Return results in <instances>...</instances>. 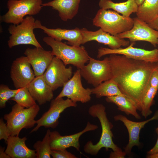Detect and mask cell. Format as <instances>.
<instances>
[{
  "mask_svg": "<svg viewBox=\"0 0 158 158\" xmlns=\"http://www.w3.org/2000/svg\"><path fill=\"white\" fill-rule=\"evenodd\" d=\"M108 57L111 79L116 83L122 93L141 111L142 98L158 62H148L115 54H111Z\"/></svg>",
  "mask_w": 158,
  "mask_h": 158,
  "instance_id": "obj_1",
  "label": "cell"
},
{
  "mask_svg": "<svg viewBox=\"0 0 158 158\" xmlns=\"http://www.w3.org/2000/svg\"><path fill=\"white\" fill-rule=\"evenodd\" d=\"M88 112L92 117L98 119L102 130L100 139L97 143L94 144L90 140L85 144L84 148L85 152L96 156L103 148H105L107 151L109 148L114 151L121 150V148L115 144L113 141V134L111 130L113 126L107 116L105 107L102 104H94L89 108Z\"/></svg>",
  "mask_w": 158,
  "mask_h": 158,
  "instance_id": "obj_2",
  "label": "cell"
},
{
  "mask_svg": "<svg viewBox=\"0 0 158 158\" xmlns=\"http://www.w3.org/2000/svg\"><path fill=\"white\" fill-rule=\"evenodd\" d=\"M43 40L51 48L52 54L66 66L71 64L80 69L89 60L90 56L83 46L68 45L49 36L44 37Z\"/></svg>",
  "mask_w": 158,
  "mask_h": 158,
  "instance_id": "obj_3",
  "label": "cell"
},
{
  "mask_svg": "<svg viewBox=\"0 0 158 158\" xmlns=\"http://www.w3.org/2000/svg\"><path fill=\"white\" fill-rule=\"evenodd\" d=\"M93 25L103 31L115 36L131 29L133 18L121 15L116 11L100 8L92 20Z\"/></svg>",
  "mask_w": 158,
  "mask_h": 158,
  "instance_id": "obj_4",
  "label": "cell"
},
{
  "mask_svg": "<svg viewBox=\"0 0 158 158\" xmlns=\"http://www.w3.org/2000/svg\"><path fill=\"white\" fill-rule=\"evenodd\" d=\"M40 110L36 104L25 108L16 103L12 107L11 111L4 116L10 136L19 135L21 130L33 127L36 124L35 118Z\"/></svg>",
  "mask_w": 158,
  "mask_h": 158,
  "instance_id": "obj_5",
  "label": "cell"
},
{
  "mask_svg": "<svg viewBox=\"0 0 158 158\" xmlns=\"http://www.w3.org/2000/svg\"><path fill=\"white\" fill-rule=\"evenodd\" d=\"M42 0H9L8 11L1 16L0 20L7 23L17 25L26 15L32 16L38 13L42 9Z\"/></svg>",
  "mask_w": 158,
  "mask_h": 158,
  "instance_id": "obj_6",
  "label": "cell"
},
{
  "mask_svg": "<svg viewBox=\"0 0 158 158\" xmlns=\"http://www.w3.org/2000/svg\"><path fill=\"white\" fill-rule=\"evenodd\" d=\"M35 21L32 16H28L19 24L9 26L8 30L11 35L8 44L10 48L20 44H30L37 47H42L34 33Z\"/></svg>",
  "mask_w": 158,
  "mask_h": 158,
  "instance_id": "obj_7",
  "label": "cell"
},
{
  "mask_svg": "<svg viewBox=\"0 0 158 158\" xmlns=\"http://www.w3.org/2000/svg\"><path fill=\"white\" fill-rule=\"evenodd\" d=\"M80 69L81 76L94 87L111 78L108 57L99 60L90 56L88 63Z\"/></svg>",
  "mask_w": 158,
  "mask_h": 158,
  "instance_id": "obj_8",
  "label": "cell"
},
{
  "mask_svg": "<svg viewBox=\"0 0 158 158\" xmlns=\"http://www.w3.org/2000/svg\"><path fill=\"white\" fill-rule=\"evenodd\" d=\"M77 103L71 99L63 97L52 99L48 110L40 118L36 120L37 125L30 133L37 131L41 127L54 128L58 125L60 115L66 109L70 107H76Z\"/></svg>",
  "mask_w": 158,
  "mask_h": 158,
  "instance_id": "obj_9",
  "label": "cell"
},
{
  "mask_svg": "<svg viewBox=\"0 0 158 158\" xmlns=\"http://www.w3.org/2000/svg\"><path fill=\"white\" fill-rule=\"evenodd\" d=\"M80 69H78L73 76L63 86L56 99L66 97L76 103H85L91 99V89L85 88L83 86Z\"/></svg>",
  "mask_w": 158,
  "mask_h": 158,
  "instance_id": "obj_10",
  "label": "cell"
},
{
  "mask_svg": "<svg viewBox=\"0 0 158 158\" xmlns=\"http://www.w3.org/2000/svg\"><path fill=\"white\" fill-rule=\"evenodd\" d=\"M73 73L71 66L66 68L61 60L54 56L43 76L46 83L54 91L63 87L71 78Z\"/></svg>",
  "mask_w": 158,
  "mask_h": 158,
  "instance_id": "obj_11",
  "label": "cell"
},
{
  "mask_svg": "<svg viewBox=\"0 0 158 158\" xmlns=\"http://www.w3.org/2000/svg\"><path fill=\"white\" fill-rule=\"evenodd\" d=\"M133 18V24L132 28L117 36L120 38H128L132 42L143 41L150 43L155 47L158 45V31L137 17Z\"/></svg>",
  "mask_w": 158,
  "mask_h": 158,
  "instance_id": "obj_12",
  "label": "cell"
},
{
  "mask_svg": "<svg viewBox=\"0 0 158 158\" xmlns=\"http://www.w3.org/2000/svg\"><path fill=\"white\" fill-rule=\"evenodd\" d=\"M135 44V42H132L126 48L121 47L116 49L100 47L98 50L97 57L100 58L106 55L115 54L123 55L133 59L148 62H158V49L148 50L134 47L133 46Z\"/></svg>",
  "mask_w": 158,
  "mask_h": 158,
  "instance_id": "obj_13",
  "label": "cell"
},
{
  "mask_svg": "<svg viewBox=\"0 0 158 158\" xmlns=\"http://www.w3.org/2000/svg\"><path fill=\"white\" fill-rule=\"evenodd\" d=\"M26 56L17 58L12 63L10 77L16 89L28 87L35 77Z\"/></svg>",
  "mask_w": 158,
  "mask_h": 158,
  "instance_id": "obj_14",
  "label": "cell"
},
{
  "mask_svg": "<svg viewBox=\"0 0 158 158\" xmlns=\"http://www.w3.org/2000/svg\"><path fill=\"white\" fill-rule=\"evenodd\" d=\"M98 128L97 125L88 122L83 130L72 135L62 136L56 130L50 131V141L51 149V150L65 149L73 147L79 151L80 145L79 139L81 136L85 133L95 130Z\"/></svg>",
  "mask_w": 158,
  "mask_h": 158,
  "instance_id": "obj_15",
  "label": "cell"
},
{
  "mask_svg": "<svg viewBox=\"0 0 158 158\" xmlns=\"http://www.w3.org/2000/svg\"><path fill=\"white\" fill-rule=\"evenodd\" d=\"M80 30L83 37L82 44L90 41H95L107 45L112 49H118L122 46L126 47L130 45L129 41L112 35L101 28L95 31L88 30L85 28Z\"/></svg>",
  "mask_w": 158,
  "mask_h": 158,
  "instance_id": "obj_16",
  "label": "cell"
},
{
  "mask_svg": "<svg viewBox=\"0 0 158 158\" xmlns=\"http://www.w3.org/2000/svg\"><path fill=\"white\" fill-rule=\"evenodd\" d=\"M114 118L115 121H120L122 122L127 129L129 135L128 142L124 148V151L126 154H129L134 146L139 147L140 145L139 134L141 129L144 127L147 123L150 121L154 120H158V110L156 111L152 117L142 121H133L121 114L115 115L114 116Z\"/></svg>",
  "mask_w": 158,
  "mask_h": 158,
  "instance_id": "obj_17",
  "label": "cell"
},
{
  "mask_svg": "<svg viewBox=\"0 0 158 158\" xmlns=\"http://www.w3.org/2000/svg\"><path fill=\"white\" fill-rule=\"evenodd\" d=\"M24 54L32 66L35 77L43 75L54 56L51 51L46 50L42 47L28 48Z\"/></svg>",
  "mask_w": 158,
  "mask_h": 158,
  "instance_id": "obj_18",
  "label": "cell"
},
{
  "mask_svg": "<svg viewBox=\"0 0 158 158\" xmlns=\"http://www.w3.org/2000/svg\"><path fill=\"white\" fill-rule=\"evenodd\" d=\"M35 29L42 30L48 36L56 40H66L67 43L71 46H80L82 44L83 37L80 29L78 28L72 29H50L42 25L40 21L37 20H35Z\"/></svg>",
  "mask_w": 158,
  "mask_h": 158,
  "instance_id": "obj_19",
  "label": "cell"
},
{
  "mask_svg": "<svg viewBox=\"0 0 158 158\" xmlns=\"http://www.w3.org/2000/svg\"><path fill=\"white\" fill-rule=\"evenodd\" d=\"M25 137L20 138L19 135L10 136L6 142L5 152L11 158H36L35 150L29 148L25 142Z\"/></svg>",
  "mask_w": 158,
  "mask_h": 158,
  "instance_id": "obj_20",
  "label": "cell"
},
{
  "mask_svg": "<svg viewBox=\"0 0 158 158\" xmlns=\"http://www.w3.org/2000/svg\"><path fill=\"white\" fill-rule=\"evenodd\" d=\"M28 88L32 96L39 105L50 101L53 98V90L46 83L43 75L35 77Z\"/></svg>",
  "mask_w": 158,
  "mask_h": 158,
  "instance_id": "obj_21",
  "label": "cell"
},
{
  "mask_svg": "<svg viewBox=\"0 0 158 158\" xmlns=\"http://www.w3.org/2000/svg\"><path fill=\"white\" fill-rule=\"evenodd\" d=\"M81 0H54L42 4V7L50 6L58 11L61 19L66 21L73 18L77 14Z\"/></svg>",
  "mask_w": 158,
  "mask_h": 158,
  "instance_id": "obj_22",
  "label": "cell"
},
{
  "mask_svg": "<svg viewBox=\"0 0 158 158\" xmlns=\"http://www.w3.org/2000/svg\"><path fill=\"white\" fill-rule=\"evenodd\" d=\"M99 5L100 8L112 9L127 17L130 16L133 13H136L138 7L135 0H127L120 3H115L111 0H100Z\"/></svg>",
  "mask_w": 158,
  "mask_h": 158,
  "instance_id": "obj_23",
  "label": "cell"
},
{
  "mask_svg": "<svg viewBox=\"0 0 158 158\" xmlns=\"http://www.w3.org/2000/svg\"><path fill=\"white\" fill-rule=\"evenodd\" d=\"M135 13L139 19L150 23L158 17V0H145Z\"/></svg>",
  "mask_w": 158,
  "mask_h": 158,
  "instance_id": "obj_24",
  "label": "cell"
},
{
  "mask_svg": "<svg viewBox=\"0 0 158 158\" xmlns=\"http://www.w3.org/2000/svg\"><path fill=\"white\" fill-rule=\"evenodd\" d=\"M105 100L108 102L116 105L118 110L124 112L127 115H131L136 119H141V117L138 113L135 106L126 97L114 96L106 97Z\"/></svg>",
  "mask_w": 158,
  "mask_h": 158,
  "instance_id": "obj_25",
  "label": "cell"
},
{
  "mask_svg": "<svg viewBox=\"0 0 158 158\" xmlns=\"http://www.w3.org/2000/svg\"><path fill=\"white\" fill-rule=\"evenodd\" d=\"M91 91L92 94L95 95L97 98L116 95L125 96L119 90L116 83L112 79L105 81L91 88Z\"/></svg>",
  "mask_w": 158,
  "mask_h": 158,
  "instance_id": "obj_26",
  "label": "cell"
},
{
  "mask_svg": "<svg viewBox=\"0 0 158 158\" xmlns=\"http://www.w3.org/2000/svg\"><path fill=\"white\" fill-rule=\"evenodd\" d=\"M50 131L48 129L42 141L39 140L33 145L37 158H51V150L50 145Z\"/></svg>",
  "mask_w": 158,
  "mask_h": 158,
  "instance_id": "obj_27",
  "label": "cell"
},
{
  "mask_svg": "<svg viewBox=\"0 0 158 158\" xmlns=\"http://www.w3.org/2000/svg\"><path fill=\"white\" fill-rule=\"evenodd\" d=\"M158 90L149 85L146 90L142 101L141 111L142 115L145 118L152 112L150 107L154 103V99Z\"/></svg>",
  "mask_w": 158,
  "mask_h": 158,
  "instance_id": "obj_28",
  "label": "cell"
},
{
  "mask_svg": "<svg viewBox=\"0 0 158 158\" xmlns=\"http://www.w3.org/2000/svg\"><path fill=\"white\" fill-rule=\"evenodd\" d=\"M10 100L25 108H29L37 104L27 87L20 88L14 96Z\"/></svg>",
  "mask_w": 158,
  "mask_h": 158,
  "instance_id": "obj_29",
  "label": "cell"
},
{
  "mask_svg": "<svg viewBox=\"0 0 158 158\" xmlns=\"http://www.w3.org/2000/svg\"><path fill=\"white\" fill-rule=\"evenodd\" d=\"M20 88L12 90L7 85H0V107L4 108L7 102L14 96L19 91Z\"/></svg>",
  "mask_w": 158,
  "mask_h": 158,
  "instance_id": "obj_30",
  "label": "cell"
},
{
  "mask_svg": "<svg viewBox=\"0 0 158 158\" xmlns=\"http://www.w3.org/2000/svg\"><path fill=\"white\" fill-rule=\"evenodd\" d=\"M51 156L53 158H77L74 154L67 151L66 149L51 150Z\"/></svg>",
  "mask_w": 158,
  "mask_h": 158,
  "instance_id": "obj_31",
  "label": "cell"
},
{
  "mask_svg": "<svg viewBox=\"0 0 158 158\" xmlns=\"http://www.w3.org/2000/svg\"><path fill=\"white\" fill-rule=\"evenodd\" d=\"M10 136L7 124L1 118L0 119V140L4 139L6 143Z\"/></svg>",
  "mask_w": 158,
  "mask_h": 158,
  "instance_id": "obj_32",
  "label": "cell"
},
{
  "mask_svg": "<svg viewBox=\"0 0 158 158\" xmlns=\"http://www.w3.org/2000/svg\"><path fill=\"white\" fill-rule=\"evenodd\" d=\"M148 85L157 89L158 90V70L156 68L152 73Z\"/></svg>",
  "mask_w": 158,
  "mask_h": 158,
  "instance_id": "obj_33",
  "label": "cell"
},
{
  "mask_svg": "<svg viewBox=\"0 0 158 158\" xmlns=\"http://www.w3.org/2000/svg\"><path fill=\"white\" fill-rule=\"evenodd\" d=\"M126 153L125 151H123L121 150L111 152L110 153L109 158H123L126 155Z\"/></svg>",
  "mask_w": 158,
  "mask_h": 158,
  "instance_id": "obj_34",
  "label": "cell"
},
{
  "mask_svg": "<svg viewBox=\"0 0 158 158\" xmlns=\"http://www.w3.org/2000/svg\"><path fill=\"white\" fill-rule=\"evenodd\" d=\"M158 137L156 142L154 146L147 152L148 154H152L158 152V127L155 129Z\"/></svg>",
  "mask_w": 158,
  "mask_h": 158,
  "instance_id": "obj_35",
  "label": "cell"
},
{
  "mask_svg": "<svg viewBox=\"0 0 158 158\" xmlns=\"http://www.w3.org/2000/svg\"><path fill=\"white\" fill-rule=\"evenodd\" d=\"M148 24L150 27L158 31V17Z\"/></svg>",
  "mask_w": 158,
  "mask_h": 158,
  "instance_id": "obj_36",
  "label": "cell"
},
{
  "mask_svg": "<svg viewBox=\"0 0 158 158\" xmlns=\"http://www.w3.org/2000/svg\"><path fill=\"white\" fill-rule=\"evenodd\" d=\"M5 148L0 146V158H11L4 151Z\"/></svg>",
  "mask_w": 158,
  "mask_h": 158,
  "instance_id": "obj_37",
  "label": "cell"
},
{
  "mask_svg": "<svg viewBox=\"0 0 158 158\" xmlns=\"http://www.w3.org/2000/svg\"><path fill=\"white\" fill-rule=\"evenodd\" d=\"M147 158H158V152L152 154H147L146 156Z\"/></svg>",
  "mask_w": 158,
  "mask_h": 158,
  "instance_id": "obj_38",
  "label": "cell"
},
{
  "mask_svg": "<svg viewBox=\"0 0 158 158\" xmlns=\"http://www.w3.org/2000/svg\"><path fill=\"white\" fill-rule=\"evenodd\" d=\"M135 1L138 6L141 4L145 0H135Z\"/></svg>",
  "mask_w": 158,
  "mask_h": 158,
  "instance_id": "obj_39",
  "label": "cell"
},
{
  "mask_svg": "<svg viewBox=\"0 0 158 158\" xmlns=\"http://www.w3.org/2000/svg\"><path fill=\"white\" fill-rule=\"evenodd\" d=\"M156 69L158 70V66H157V68H156Z\"/></svg>",
  "mask_w": 158,
  "mask_h": 158,
  "instance_id": "obj_40",
  "label": "cell"
}]
</instances>
